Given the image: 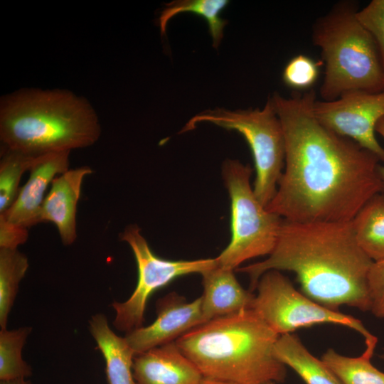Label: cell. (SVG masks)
I'll use <instances>...</instances> for the list:
<instances>
[{
	"mask_svg": "<svg viewBox=\"0 0 384 384\" xmlns=\"http://www.w3.org/2000/svg\"><path fill=\"white\" fill-rule=\"evenodd\" d=\"M130 247L137 266V286L130 297L112 304L115 311L113 326L127 333L143 326L149 297L178 277L202 274L218 265L216 257L194 260H171L157 256L149 247L137 225H127L119 236Z\"/></svg>",
	"mask_w": 384,
	"mask_h": 384,
	"instance_id": "obj_9",
	"label": "cell"
},
{
	"mask_svg": "<svg viewBox=\"0 0 384 384\" xmlns=\"http://www.w3.org/2000/svg\"><path fill=\"white\" fill-rule=\"evenodd\" d=\"M28 237V229L14 225L0 216V248L18 249Z\"/></svg>",
	"mask_w": 384,
	"mask_h": 384,
	"instance_id": "obj_27",
	"label": "cell"
},
{
	"mask_svg": "<svg viewBox=\"0 0 384 384\" xmlns=\"http://www.w3.org/2000/svg\"><path fill=\"white\" fill-rule=\"evenodd\" d=\"M0 384H32L30 381L26 380V378H17L13 380H0Z\"/></svg>",
	"mask_w": 384,
	"mask_h": 384,
	"instance_id": "obj_29",
	"label": "cell"
},
{
	"mask_svg": "<svg viewBox=\"0 0 384 384\" xmlns=\"http://www.w3.org/2000/svg\"><path fill=\"white\" fill-rule=\"evenodd\" d=\"M358 4L336 3L313 26L312 41L319 48L324 77L321 100L351 91H384V69L376 43L357 18Z\"/></svg>",
	"mask_w": 384,
	"mask_h": 384,
	"instance_id": "obj_5",
	"label": "cell"
},
{
	"mask_svg": "<svg viewBox=\"0 0 384 384\" xmlns=\"http://www.w3.org/2000/svg\"><path fill=\"white\" fill-rule=\"evenodd\" d=\"M70 152L58 151L38 156L29 171L28 181L20 188L12 205L0 216L27 229L40 223L46 191L56 176L68 170Z\"/></svg>",
	"mask_w": 384,
	"mask_h": 384,
	"instance_id": "obj_12",
	"label": "cell"
},
{
	"mask_svg": "<svg viewBox=\"0 0 384 384\" xmlns=\"http://www.w3.org/2000/svg\"><path fill=\"white\" fill-rule=\"evenodd\" d=\"M373 261L358 245L349 222L296 223L283 219L277 244L265 260L240 267L250 291L269 270L296 274L302 292L337 310L342 305L370 311L367 276Z\"/></svg>",
	"mask_w": 384,
	"mask_h": 384,
	"instance_id": "obj_2",
	"label": "cell"
},
{
	"mask_svg": "<svg viewBox=\"0 0 384 384\" xmlns=\"http://www.w3.org/2000/svg\"><path fill=\"white\" fill-rule=\"evenodd\" d=\"M279 336L252 309L203 323L175 341L203 378L235 384L281 383L286 366L277 358Z\"/></svg>",
	"mask_w": 384,
	"mask_h": 384,
	"instance_id": "obj_3",
	"label": "cell"
},
{
	"mask_svg": "<svg viewBox=\"0 0 384 384\" xmlns=\"http://www.w3.org/2000/svg\"><path fill=\"white\" fill-rule=\"evenodd\" d=\"M367 287L370 299V311L384 318V260L373 262L368 276Z\"/></svg>",
	"mask_w": 384,
	"mask_h": 384,
	"instance_id": "obj_26",
	"label": "cell"
},
{
	"mask_svg": "<svg viewBox=\"0 0 384 384\" xmlns=\"http://www.w3.org/2000/svg\"><path fill=\"white\" fill-rule=\"evenodd\" d=\"M208 122L240 133L252 151L256 177L253 191L265 208L274 198L285 162V140L282 126L271 97L262 109L230 110L216 107L191 117L180 133Z\"/></svg>",
	"mask_w": 384,
	"mask_h": 384,
	"instance_id": "obj_6",
	"label": "cell"
},
{
	"mask_svg": "<svg viewBox=\"0 0 384 384\" xmlns=\"http://www.w3.org/2000/svg\"><path fill=\"white\" fill-rule=\"evenodd\" d=\"M2 148L0 161V213L5 212L12 205L20 189L18 186L23 174L31 170L38 158L21 151Z\"/></svg>",
	"mask_w": 384,
	"mask_h": 384,
	"instance_id": "obj_23",
	"label": "cell"
},
{
	"mask_svg": "<svg viewBox=\"0 0 384 384\" xmlns=\"http://www.w3.org/2000/svg\"><path fill=\"white\" fill-rule=\"evenodd\" d=\"M89 331L105 361L109 384H137L133 375L135 354L124 337L117 336L109 326L103 314L89 321Z\"/></svg>",
	"mask_w": 384,
	"mask_h": 384,
	"instance_id": "obj_16",
	"label": "cell"
},
{
	"mask_svg": "<svg viewBox=\"0 0 384 384\" xmlns=\"http://www.w3.org/2000/svg\"><path fill=\"white\" fill-rule=\"evenodd\" d=\"M356 16L361 25L374 39L384 69V0H373Z\"/></svg>",
	"mask_w": 384,
	"mask_h": 384,
	"instance_id": "obj_25",
	"label": "cell"
},
{
	"mask_svg": "<svg viewBox=\"0 0 384 384\" xmlns=\"http://www.w3.org/2000/svg\"><path fill=\"white\" fill-rule=\"evenodd\" d=\"M156 308L157 316L152 324L125 334L124 338L135 356L175 341L204 323L201 297L188 302L183 296L171 292L159 299Z\"/></svg>",
	"mask_w": 384,
	"mask_h": 384,
	"instance_id": "obj_11",
	"label": "cell"
},
{
	"mask_svg": "<svg viewBox=\"0 0 384 384\" xmlns=\"http://www.w3.org/2000/svg\"><path fill=\"white\" fill-rule=\"evenodd\" d=\"M323 65L308 55L299 54L291 58L282 72V81L294 92H305L316 82Z\"/></svg>",
	"mask_w": 384,
	"mask_h": 384,
	"instance_id": "obj_24",
	"label": "cell"
},
{
	"mask_svg": "<svg viewBox=\"0 0 384 384\" xmlns=\"http://www.w3.org/2000/svg\"><path fill=\"white\" fill-rule=\"evenodd\" d=\"M137 384H201L203 376L175 341L135 356Z\"/></svg>",
	"mask_w": 384,
	"mask_h": 384,
	"instance_id": "obj_14",
	"label": "cell"
},
{
	"mask_svg": "<svg viewBox=\"0 0 384 384\" xmlns=\"http://www.w3.org/2000/svg\"><path fill=\"white\" fill-rule=\"evenodd\" d=\"M264 384H275V383H274V382H268V383H265Z\"/></svg>",
	"mask_w": 384,
	"mask_h": 384,
	"instance_id": "obj_31",
	"label": "cell"
},
{
	"mask_svg": "<svg viewBox=\"0 0 384 384\" xmlns=\"http://www.w3.org/2000/svg\"><path fill=\"white\" fill-rule=\"evenodd\" d=\"M274 353L305 384H342L323 361L314 356L296 335H280L274 344Z\"/></svg>",
	"mask_w": 384,
	"mask_h": 384,
	"instance_id": "obj_17",
	"label": "cell"
},
{
	"mask_svg": "<svg viewBox=\"0 0 384 384\" xmlns=\"http://www.w3.org/2000/svg\"><path fill=\"white\" fill-rule=\"evenodd\" d=\"M28 268L27 257L18 249L0 248V326L6 329L20 282Z\"/></svg>",
	"mask_w": 384,
	"mask_h": 384,
	"instance_id": "obj_21",
	"label": "cell"
},
{
	"mask_svg": "<svg viewBox=\"0 0 384 384\" xmlns=\"http://www.w3.org/2000/svg\"><path fill=\"white\" fill-rule=\"evenodd\" d=\"M229 3L228 0H174L166 3L159 17L161 35L165 34L167 23L171 18L181 13H193L205 19L212 38L213 47L217 49L228 23L221 18L220 14Z\"/></svg>",
	"mask_w": 384,
	"mask_h": 384,
	"instance_id": "obj_19",
	"label": "cell"
},
{
	"mask_svg": "<svg viewBox=\"0 0 384 384\" xmlns=\"http://www.w3.org/2000/svg\"><path fill=\"white\" fill-rule=\"evenodd\" d=\"M201 384H235V383L203 378Z\"/></svg>",
	"mask_w": 384,
	"mask_h": 384,
	"instance_id": "obj_30",
	"label": "cell"
},
{
	"mask_svg": "<svg viewBox=\"0 0 384 384\" xmlns=\"http://www.w3.org/2000/svg\"><path fill=\"white\" fill-rule=\"evenodd\" d=\"M100 134L89 102L68 90L23 89L1 100L3 147L39 156L90 146Z\"/></svg>",
	"mask_w": 384,
	"mask_h": 384,
	"instance_id": "obj_4",
	"label": "cell"
},
{
	"mask_svg": "<svg viewBox=\"0 0 384 384\" xmlns=\"http://www.w3.org/2000/svg\"><path fill=\"white\" fill-rule=\"evenodd\" d=\"M92 173L86 166L68 169L53 180L43 201L41 223H53L65 245H72L77 238L76 213L82 184Z\"/></svg>",
	"mask_w": 384,
	"mask_h": 384,
	"instance_id": "obj_13",
	"label": "cell"
},
{
	"mask_svg": "<svg viewBox=\"0 0 384 384\" xmlns=\"http://www.w3.org/2000/svg\"><path fill=\"white\" fill-rule=\"evenodd\" d=\"M381 358L384 360V353L381 355Z\"/></svg>",
	"mask_w": 384,
	"mask_h": 384,
	"instance_id": "obj_32",
	"label": "cell"
},
{
	"mask_svg": "<svg viewBox=\"0 0 384 384\" xmlns=\"http://www.w3.org/2000/svg\"><path fill=\"white\" fill-rule=\"evenodd\" d=\"M201 313L203 322L250 309L255 294L245 289L233 270L218 265L202 274Z\"/></svg>",
	"mask_w": 384,
	"mask_h": 384,
	"instance_id": "obj_15",
	"label": "cell"
},
{
	"mask_svg": "<svg viewBox=\"0 0 384 384\" xmlns=\"http://www.w3.org/2000/svg\"><path fill=\"white\" fill-rule=\"evenodd\" d=\"M252 173L249 164L238 160L228 159L222 168L230 199L231 238L216 259L219 266L233 270L247 260L270 255L283 221L255 196L250 185Z\"/></svg>",
	"mask_w": 384,
	"mask_h": 384,
	"instance_id": "obj_7",
	"label": "cell"
},
{
	"mask_svg": "<svg viewBox=\"0 0 384 384\" xmlns=\"http://www.w3.org/2000/svg\"><path fill=\"white\" fill-rule=\"evenodd\" d=\"M316 119L336 134L349 138L384 162V148L375 137V126L384 117V91H351L331 101L316 100Z\"/></svg>",
	"mask_w": 384,
	"mask_h": 384,
	"instance_id": "obj_10",
	"label": "cell"
},
{
	"mask_svg": "<svg viewBox=\"0 0 384 384\" xmlns=\"http://www.w3.org/2000/svg\"><path fill=\"white\" fill-rule=\"evenodd\" d=\"M285 140L284 170L266 206L296 223L349 222L373 196L384 193L380 159L315 117L312 89L271 97Z\"/></svg>",
	"mask_w": 384,
	"mask_h": 384,
	"instance_id": "obj_1",
	"label": "cell"
},
{
	"mask_svg": "<svg viewBox=\"0 0 384 384\" xmlns=\"http://www.w3.org/2000/svg\"><path fill=\"white\" fill-rule=\"evenodd\" d=\"M375 349V346H366L361 356L348 357L329 348L321 359L342 384H384V373L370 361Z\"/></svg>",
	"mask_w": 384,
	"mask_h": 384,
	"instance_id": "obj_20",
	"label": "cell"
},
{
	"mask_svg": "<svg viewBox=\"0 0 384 384\" xmlns=\"http://www.w3.org/2000/svg\"><path fill=\"white\" fill-rule=\"evenodd\" d=\"M375 132L384 138V117H382L376 124ZM378 173L384 182V166L379 165Z\"/></svg>",
	"mask_w": 384,
	"mask_h": 384,
	"instance_id": "obj_28",
	"label": "cell"
},
{
	"mask_svg": "<svg viewBox=\"0 0 384 384\" xmlns=\"http://www.w3.org/2000/svg\"><path fill=\"white\" fill-rule=\"evenodd\" d=\"M356 240L373 261L384 260V194L373 196L351 220Z\"/></svg>",
	"mask_w": 384,
	"mask_h": 384,
	"instance_id": "obj_18",
	"label": "cell"
},
{
	"mask_svg": "<svg viewBox=\"0 0 384 384\" xmlns=\"http://www.w3.org/2000/svg\"><path fill=\"white\" fill-rule=\"evenodd\" d=\"M32 328L0 331V380L26 378L32 375L31 367L22 358V349Z\"/></svg>",
	"mask_w": 384,
	"mask_h": 384,
	"instance_id": "obj_22",
	"label": "cell"
},
{
	"mask_svg": "<svg viewBox=\"0 0 384 384\" xmlns=\"http://www.w3.org/2000/svg\"><path fill=\"white\" fill-rule=\"evenodd\" d=\"M251 308L277 334H292L318 324H337L358 332L366 345L378 338L355 317L324 306L297 290L278 270H269L260 278Z\"/></svg>",
	"mask_w": 384,
	"mask_h": 384,
	"instance_id": "obj_8",
	"label": "cell"
}]
</instances>
